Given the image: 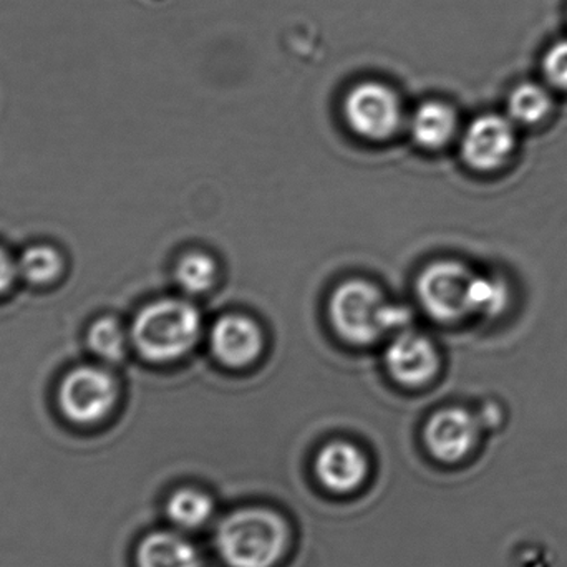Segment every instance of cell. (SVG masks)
<instances>
[{"mask_svg": "<svg viewBox=\"0 0 567 567\" xmlns=\"http://www.w3.org/2000/svg\"><path fill=\"white\" fill-rule=\"evenodd\" d=\"M333 329L347 342L369 346L389 332H403L412 320L406 307L386 302L373 284L352 279L340 284L329 300Z\"/></svg>", "mask_w": 567, "mask_h": 567, "instance_id": "6da1fadb", "label": "cell"}, {"mask_svg": "<svg viewBox=\"0 0 567 567\" xmlns=\"http://www.w3.org/2000/svg\"><path fill=\"white\" fill-rule=\"evenodd\" d=\"M289 545V528L279 513L241 508L223 519L216 548L229 567H275Z\"/></svg>", "mask_w": 567, "mask_h": 567, "instance_id": "7a4b0ae2", "label": "cell"}, {"mask_svg": "<svg viewBox=\"0 0 567 567\" xmlns=\"http://www.w3.org/2000/svg\"><path fill=\"white\" fill-rule=\"evenodd\" d=\"M202 330V313L188 300H156L133 320L132 342L152 362H173L195 349Z\"/></svg>", "mask_w": 567, "mask_h": 567, "instance_id": "3957f363", "label": "cell"}, {"mask_svg": "<svg viewBox=\"0 0 567 567\" xmlns=\"http://www.w3.org/2000/svg\"><path fill=\"white\" fill-rule=\"evenodd\" d=\"M343 115L350 128L362 138L389 140L403 123V109L399 95L382 82L357 83L343 100Z\"/></svg>", "mask_w": 567, "mask_h": 567, "instance_id": "277c9868", "label": "cell"}, {"mask_svg": "<svg viewBox=\"0 0 567 567\" xmlns=\"http://www.w3.org/2000/svg\"><path fill=\"white\" fill-rule=\"evenodd\" d=\"M116 402V385L105 370L79 367L63 379L59 405L73 425L93 426L103 422Z\"/></svg>", "mask_w": 567, "mask_h": 567, "instance_id": "5b68a950", "label": "cell"}, {"mask_svg": "<svg viewBox=\"0 0 567 567\" xmlns=\"http://www.w3.org/2000/svg\"><path fill=\"white\" fill-rule=\"evenodd\" d=\"M475 275L456 261H439L420 275L416 292L423 309L440 322H455L470 312V286Z\"/></svg>", "mask_w": 567, "mask_h": 567, "instance_id": "8992f818", "label": "cell"}, {"mask_svg": "<svg viewBox=\"0 0 567 567\" xmlns=\"http://www.w3.org/2000/svg\"><path fill=\"white\" fill-rule=\"evenodd\" d=\"M515 143L513 120L488 113L470 123L462 140V155L472 168L492 172L508 159Z\"/></svg>", "mask_w": 567, "mask_h": 567, "instance_id": "52a82bcc", "label": "cell"}, {"mask_svg": "<svg viewBox=\"0 0 567 567\" xmlns=\"http://www.w3.org/2000/svg\"><path fill=\"white\" fill-rule=\"evenodd\" d=\"M480 422L463 409L436 412L425 426V443L433 458L442 463L463 462L475 450Z\"/></svg>", "mask_w": 567, "mask_h": 567, "instance_id": "ba28073f", "label": "cell"}, {"mask_svg": "<svg viewBox=\"0 0 567 567\" xmlns=\"http://www.w3.org/2000/svg\"><path fill=\"white\" fill-rule=\"evenodd\" d=\"M385 363L396 382L422 386L435 377L440 359L435 346L425 336L403 330L386 347Z\"/></svg>", "mask_w": 567, "mask_h": 567, "instance_id": "9c48e42d", "label": "cell"}, {"mask_svg": "<svg viewBox=\"0 0 567 567\" xmlns=\"http://www.w3.org/2000/svg\"><path fill=\"white\" fill-rule=\"evenodd\" d=\"M261 329L255 320L239 313L216 320L209 332V346L216 359L226 367L241 369L255 362L262 352Z\"/></svg>", "mask_w": 567, "mask_h": 567, "instance_id": "30bf717a", "label": "cell"}, {"mask_svg": "<svg viewBox=\"0 0 567 567\" xmlns=\"http://www.w3.org/2000/svg\"><path fill=\"white\" fill-rule=\"evenodd\" d=\"M313 468L320 485L336 495L357 492L369 475L365 453L346 440H336L323 446Z\"/></svg>", "mask_w": 567, "mask_h": 567, "instance_id": "8fae6325", "label": "cell"}, {"mask_svg": "<svg viewBox=\"0 0 567 567\" xmlns=\"http://www.w3.org/2000/svg\"><path fill=\"white\" fill-rule=\"evenodd\" d=\"M136 567H203L199 549L178 532H152L135 549Z\"/></svg>", "mask_w": 567, "mask_h": 567, "instance_id": "7c38bea8", "label": "cell"}, {"mask_svg": "<svg viewBox=\"0 0 567 567\" xmlns=\"http://www.w3.org/2000/svg\"><path fill=\"white\" fill-rule=\"evenodd\" d=\"M410 135L425 150H440L449 145L458 128L456 112L446 103L432 100L416 106L410 116Z\"/></svg>", "mask_w": 567, "mask_h": 567, "instance_id": "4fadbf2b", "label": "cell"}, {"mask_svg": "<svg viewBox=\"0 0 567 567\" xmlns=\"http://www.w3.org/2000/svg\"><path fill=\"white\" fill-rule=\"evenodd\" d=\"M165 512L176 528L195 532L208 525L215 515V503L212 496L202 489L182 488L169 496Z\"/></svg>", "mask_w": 567, "mask_h": 567, "instance_id": "5bb4252c", "label": "cell"}, {"mask_svg": "<svg viewBox=\"0 0 567 567\" xmlns=\"http://www.w3.org/2000/svg\"><path fill=\"white\" fill-rule=\"evenodd\" d=\"M553 96L538 82H522L508 95V115L513 123L536 125L551 113Z\"/></svg>", "mask_w": 567, "mask_h": 567, "instance_id": "9a60e30c", "label": "cell"}, {"mask_svg": "<svg viewBox=\"0 0 567 567\" xmlns=\"http://www.w3.org/2000/svg\"><path fill=\"white\" fill-rule=\"evenodd\" d=\"M176 282L188 293H205L218 279V266L206 252H188L176 266Z\"/></svg>", "mask_w": 567, "mask_h": 567, "instance_id": "2e32d148", "label": "cell"}, {"mask_svg": "<svg viewBox=\"0 0 567 567\" xmlns=\"http://www.w3.org/2000/svg\"><path fill=\"white\" fill-rule=\"evenodd\" d=\"M89 343L93 352L110 362H118L126 350V336L118 320L103 317L89 330Z\"/></svg>", "mask_w": 567, "mask_h": 567, "instance_id": "e0dca14e", "label": "cell"}, {"mask_svg": "<svg viewBox=\"0 0 567 567\" xmlns=\"http://www.w3.org/2000/svg\"><path fill=\"white\" fill-rule=\"evenodd\" d=\"M19 272L29 282L45 284L53 281L62 271V259L55 249L49 246H32L20 256Z\"/></svg>", "mask_w": 567, "mask_h": 567, "instance_id": "ac0fdd59", "label": "cell"}, {"mask_svg": "<svg viewBox=\"0 0 567 567\" xmlns=\"http://www.w3.org/2000/svg\"><path fill=\"white\" fill-rule=\"evenodd\" d=\"M508 287L499 279L475 276L470 286V312L498 316L508 303Z\"/></svg>", "mask_w": 567, "mask_h": 567, "instance_id": "d6986e66", "label": "cell"}, {"mask_svg": "<svg viewBox=\"0 0 567 567\" xmlns=\"http://www.w3.org/2000/svg\"><path fill=\"white\" fill-rule=\"evenodd\" d=\"M542 73L549 86L567 92V39L556 40L545 50Z\"/></svg>", "mask_w": 567, "mask_h": 567, "instance_id": "ffe728a7", "label": "cell"}, {"mask_svg": "<svg viewBox=\"0 0 567 567\" xmlns=\"http://www.w3.org/2000/svg\"><path fill=\"white\" fill-rule=\"evenodd\" d=\"M16 266L12 259L0 249V293L6 292L12 286L13 278H16Z\"/></svg>", "mask_w": 567, "mask_h": 567, "instance_id": "44dd1931", "label": "cell"}]
</instances>
